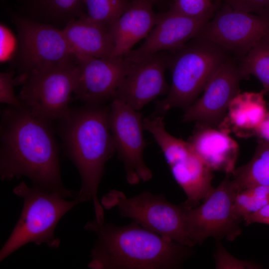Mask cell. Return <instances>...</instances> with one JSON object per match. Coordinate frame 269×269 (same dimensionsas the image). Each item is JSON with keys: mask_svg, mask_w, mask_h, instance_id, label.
Instances as JSON below:
<instances>
[{"mask_svg": "<svg viewBox=\"0 0 269 269\" xmlns=\"http://www.w3.org/2000/svg\"><path fill=\"white\" fill-rule=\"evenodd\" d=\"M53 122L24 107L7 106L0 124V177L2 181L25 176L32 185L65 198L77 193L63 185L59 148Z\"/></svg>", "mask_w": 269, "mask_h": 269, "instance_id": "1", "label": "cell"}, {"mask_svg": "<svg viewBox=\"0 0 269 269\" xmlns=\"http://www.w3.org/2000/svg\"><path fill=\"white\" fill-rule=\"evenodd\" d=\"M110 106L87 105L70 108L57 121L56 131L66 156L77 168L81 186L77 197L92 201L95 219L105 221L104 208L98 197L106 163L116 153L109 123Z\"/></svg>", "mask_w": 269, "mask_h": 269, "instance_id": "2", "label": "cell"}, {"mask_svg": "<svg viewBox=\"0 0 269 269\" xmlns=\"http://www.w3.org/2000/svg\"><path fill=\"white\" fill-rule=\"evenodd\" d=\"M84 229L96 235L88 265L92 269H177L192 254V247L165 239L133 221L119 226L94 219Z\"/></svg>", "mask_w": 269, "mask_h": 269, "instance_id": "3", "label": "cell"}, {"mask_svg": "<svg viewBox=\"0 0 269 269\" xmlns=\"http://www.w3.org/2000/svg\"><path fill=\"white\" fill-rule=\"evenodd\" d=\"M13 192L23 200L19 219L0 251L1 262L25 245L34 243L46 244L57 249L60 241L55 236V230L62 217L77 204L82 203L77 197L71 200L59 193L22 181Z\"/></svg>", "mask_w": 269, "mask_h": 269, "instance_id": "4", "label": "cell"}, {"mask_svg": "<svg viewBox=\"0 0 269 269\" xmlns=\"http://www.w3.org/2000/svg\"><path fill=\"white\" fill-rule=\"evenodd\" d=\"M226 50L203 38L196 37L166 54L172 82L166 98L157 102L155 115L163 116L171 109L192 104L208 80L227 58Z\"/></svg>", "mask_w": 269, "mask_h": 269, "instance_id": "5", "label": "cell"}, {"mask_svg": "<svg viewBox=\"0 0 269 269\" xmlns=\"http://www.w3.org/2000/svg\"><path fill=\"white\" fill-rule=\"evenodd\" d=\"M143 125L160 148L174 180L185 194L182 205L188 208L198 205L214 189L213 171L188 141L166 131L163 116L154 115L144 118Z\"/></svg>", "mask_w": 269, "mask_h": 269, "instance_id": "6", "label": "cell"}, {"mask_svg": "<svg viewBox=\"0 0 269 269\" xmlns=\"http://www.w3.org/2000/svg\"><path fill=\"white\" fill-rule=\"evenodd\" d=\"M11 19L17 32L15 85L33 72L78 61L62 29L19 15Z\"/></svg>", "mask_w": 269, "mask_h": 269, "instance_id": "7", "label": "cell"}, {"mask_svg": "<svg viewBox=\"0 0 269 269\" xmlns=\"http://www.w3.org/2000/svg\"><path fill=\"white\" fill-rule=\"evenodd\" d=\"M101 203L107 210L116 209L121 217L128 218L163 238L193 247L185 230V207L168 201L162 194L143 191L133 197L113 189Z\"/></svg>", "mask_w": 269, "mask_h": 269, "instance_id": "8", "label": "cell"}, {"mask_svg": "<svg viewBox=\"0 0 269 269\" xmlns=\"http://www.w3.org/2000/svg\"><path fill=\"white\" fill-rule=\"evenodd\" d=\"M195 207H185L184 225L192 247L207 239L235 240L241 233V220L234 213L233 204L240 192L230 174Z\"/></svg>", "mask_w": 269, "mask_h": 269, "instance_id": "9", "label": "cell"}, {"mask_svg": "<svg viewBox=\"0 0 269 269\" xmlns=\"http://www.w3.org/2000/svg\"><path fill=\"white\" fill-rule=\"evenodd\" d=\"M78 62L64 63L29 74L21 85L18 96L23 105L51 122L63 117L70 108Z\"/></svg>", "mask_w": 269, "mask_h": 269, "instance_id": "10", "label": "cell"}, {"mask_svg": "<svg viewBox=\"0 0 269 269\" xmlns=\"http://www.w3.org/2000/svg\"><path fill=\"white\" fill-rule=\"evenodd\" d=\"M142 116L123 102L113 99L110 106L109 123L116 152L123 163L126 180L131 185L146 182L152 177L144 162L146 146Z\"/></svg>", "mask_w": 269, "mask_h": 269, "instance_id": "11", "label": "cell"}, {"mask_svg": "<svg viewBox=\"0 0 269 269\" xmlns=\"http://www.w3.org/2000/svg\"><path fill=\"white\" fill-rule=\"evenodd\" d=\"M269 35V17L233 9L219 2L215 14L197 37L243 57Z\"/></svg>", "mask_w": 269, "mask_h": 269, "instance_id": "12", "label": "cell"}, {"mask_svg": "<svg viewBox=\"0 0 269 269\" xmlns=\"http://www.w3.org/2000/svg\"><path fill=\"white\" fill-rule=\"evenodd\" d=\"M243 78L239 66L227 58L210 77L202 96L185 109L183 122L218 128L231 102L240 93Z\"/></svg>", "mask_w": 269, "mask_h": 269, "instance_id": "13", "label": "cell"}, {"mask_svg": "<svg viewBox=\"0 0 269 269\" xmlns=\"http://www.w3.org/2000/svg\"><path fill=\"white\" fill-rule=\"evenodd\" d=\"M132 62L124 57H85L76 67V98L87 105L104 104L112 99Z\"/></svg>", "mask_w": 269, "mask_h": 269, "instance_id": "14", "label": "cell"}, {"mask_svg": "<svg viewBox=\"0 0 269 269\" xmlns=\"http://www.w3.org/2000/svg\"><path fill=\"white\" fill-rule=\"evenodd\" d=\"M215 12L194 17L170 9L166 12L157 14L156 23L144 42L124 57L134 62L163 51L178 49L197 37Z\"/></svg>", "mask_w": 269, "mask_h": 269, "instance_id": "15", "label": "cell"}, {"mask_svg": "<svg viewBox=\"0 0 269 269\" xmlns=\"http://www.w3.org/2000/svg\"><path fill=\"white\" fill-rule=\"evenodd\" d=\"M167 68L166 54L161 52L132 62L113 99L140 111L157 97L168 93L169 87L165 76Z\"/></svg>", "mask_w": 269, "mask_h": 269, "instance_id": "16", "label": "cell"}, {"mask_svg": "<svg viewBox=\"0 0 269 269\" xmlns=\"http://www.w3.org/2000/svg\"><path fill=\"white\" fill-rule=\"evenodd\" d=\"M153 0H131L127 8L110 27L114 48L112 57H124L145 38L155 25L157 14Z\"/></svg>", "mask_w": 269, "mask_h": 269, "instance_id": "17", "label": "cell"}, {"mask_svg": "<svg viewBox=\"0 0 269 269\" xmlns=\"http://www.w3.org/2000/svg\"><path fill=\"white\" fill-rule=\"evenodd\" d=\"M188 141L213 171L230 174L235 170L239 147L229 134L218 128L197 124Z\"/></svg>", "mask_w": 269, "mask_h": 269, "instance_id": "18", "label": "cell"}, {"mask_svg": "<svg viewBox=\"0 0 269 269\" xmlns=\"http://www.w3.org/2000/svg\"><path fill=\"white\" fill-rule=\"evenodd\" d=\"M266 93H239L231 102L218 128L242 138L256 136V132L269 114L264 96Z\"/></svg>", "mask_w": 269, "mask_h": 269, "instance_id": "19", "label": "cell"}, {"mask_svg": "<svg viewBox=\"0 0 269 269\" xmlns=\"http://www.w3.org/2000/svg\"><path fill=\"white\" fill-rule=\"evenodd\" d=\"M78 61L85 57H112L114 48L110 29L94 22L83 14L62 29Z\"/></svg>", "mask_w": 269, "mask_h": 269, "instance_id": "20", "label": "cell"}, {"mask_svg": "<svg viewBox=\"0 0 269 269\" xmlns=\"http://www.w3.org/2000/svg\"><path fill=\"white\" fill-rule=\"evenodd\" d=\"M21 2L27 13L23 16L53 26L62 24L65 27L85 13L84 0H21Z\"/></svg>", "mask_w": 269, "mask_h": 269, "instance_id": "21", "label": "cell"}, {"mask_svg": "<svg viewBox=\"0 0 269 269\" xmlns=\"http://www.w3.org/2000/svg\"><path fill=\"white\" fill-rule=\"evenodd\" d=\"M230 175L240 191L256 185L269 186V142L259 141L251 160Z\"/></svg>", "mask_w": 269, "mask_h": 269, "instance_id": "22", "label": "cell"}, {"mask_svg": "<svg viewBox=\"0 0 269 269\" xmlns=\"http://www.w3.org/2000/svg\"><path fill=\"white\" fill-rule=\"evenodd\" d=\"M239 66L244 78L255 76L262 83L263 90L269 93V42L265 38L246 54Z\"/></svg>", "mask_w": 269, "mask_h": 269, "instance_id": "23", "label": "cell"}, {"mask_svg": "<svg viewBox=\"0 0 269 269\" xmlns=\"http://www.w3.org/2000/svg\"><path fill=\"white\" fill-rule=\"evenodd\" d=\"M131 0H84V15L109 28L127 8Z\"/></svg>", "mask_w": 269, "mask_h": 269, "instance_id": "24", "label": "cell"}, {"mask_svg": "<svg viewBox=\"0 0 269 269\" xmlns=\"http://www.w3.org/2000/svg\"><path fill=\"white\" fill-rule=\"evenodd\" d=\"M269 203V186L256 185L240 191L233 204L236 217L243 220Z\"/></svg>", "mask_w": 269, "mask_h": 269, "instance_id": "25", "label": "cell"}, {"mask_svg": "<svg viewBox=\"0 0 269 269\" xmlns=\"http://www.w3.org/2000/svg\"><path fill=\"white\" fill-rule=\"evenodd\" d=\"M219 4L214 0H173L170 9L185 15L198 17L215 12Z\"/></svg>", "mask_w": 269, "mask_h": 269, "instance_id": "26", "label": "cell"}, {"mask_svg": "<svg viewBox=\"0 0 269 269\" xmlns=\"http://www.w3.org/2000/svg\"><path fill=\"white\" fill-rule=\"evenodd\" d=\"M215 267L219 269H254L260 266L250 261L238 259L228 253L217 240L214 254Z\"/></svg>", "mask_w": 269, "mask_h": 269, "instance_id": "27", "label": "cell"}, {"mask_svg": "<svg viewBox=\"0 0 269 269\" xmlns=\"http://www.w3.org/2000/svg\"><path fill=\"white\" fill-rule=\"evenodd\" d=\"M15 74L14 70L0 73V102L7 106L21 107L23 104L14 91Z\"/></svg>", "mask_w": 269, "mask_h": 269, "instance_id": "28", "label": "cell"}, {"mask_svg": "<svg viewBox=\"0 0 269 269\" xmlns=\"http://www.w3.org/2000/svg\"><path fill=\"white\" fill-rule=\"evenodd\" d=\"M234 9L269 17V0H215Z\"/></svg>", "mask_w": 269, "mask_h": 269, "instance_id": "29", "label": "cell"}, {"mask_svg": "<svg viewBox=\"0 0 269 269\" xmlns=\"http://www.w3.org/2000/svg\"><path fill=\"white\" fill-rule=\"evenodd\" d=\"M246 225L260 223L269 225V203L243 219Z\"/></svg>", "mask_w": 269, "mask_h": 269, "instance_id": "30", "label": "cell"}, {"mask_svg": "<svg viewBox=\"0 0 269 269\" xmlns=\"http://www.w3.org/2000/svg\"><path fill=\"white\" fill-rule=\"evenodd\" d=\"M256 136L259 141L269 142V114L258 129Z\"/></svg>", "mask_w": 269, "mask_h": 269, "instance_id": "31", "label": "cell"}, {"mask_svg": "<svg viewBox=\"0 0 269 269\" xmlns=\"http://www.w3.org/2000/svg\"><path fill=\"white\" fill-rule=\"evenodd\" d=\"M265 38L269 42V35L266 36Z\"/></svg>", "mask_w": 269, "mask_h": 269, "instance_id": "32", "label": "cell"}, {"mask_svg": "<svg viewBox=\"0 0 269 269\" xmlns=\"http://www.w3.org/2000/svg\"><path fill=\"white\" fill-rule=\"evenodd\" d=\"M154 1V2L155 1V0H153Z\"/></svg>", "mask_w": 269, "mask_h": 269, "instance_id": "33", "label": "cell"}, {"mask_svg": "<svg viewBox=\"0 0 269 269\" xmlns=\"http://www.w3.org/2000/svg\"><path fill=\"white\" fill-rule=\"evenodd\" d=\"M269 109V106H268Z\"/></svg>", "mask_w": 269, "mask_h": 269, "instance_id": "34", "label": "cell"}]
</instances>
